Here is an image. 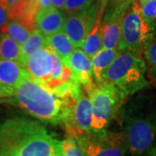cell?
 Segmentation results:
<instances>
[{
  "label": "cell",
  "instance_id": "cell-1",
  "mask_svg": "<svg viewBox=\"0 0 156 156\" xmlns=\"http://www.w3.org/2000/svg\"><path fill=\"white\" fill-rule=\"evenodd\" d=\"M61 141L36 121L15 117L0 123V156H60Z\"/></svg>",
  "mask_w": 156,
  "mask_h": 156
},
{
  "label": "cell",
  "instance_id": "cell-2",
  "mask_svg": "<svg viewBox=\"0 0 156 156\" xmlns=\"http://www.w3.org/2000/svg\"><path fill=\"white\" fill-rule=\"evenodd\" d=\"M120 120L130 155L146 154L156 143V95L134 96L123 104Z\"/></svg>",
  "mask_w": 156,
  "mask_h": 156
},
{
  "label": "cell",
  "instance_id": "cell-3",
  "mask_svg": "<svg viewBox=\"0 0 156 156\" xmlns=\"http://www.w3.org/2000/svg\"><path fill=\"white\" fill-rule=\"evenodd\" d=\"M14 103L41 122L63 125L70 116L77 99L62 96L31 76L15 89Z\"/></svg>",
  "mask_w": 156,
  "mask_h": 156
},
{
  "label": "cell",
  "instance_id": "cell-4",
  "mask_svg": "<svg viewBox=\"0 0 156 156\" xmlns=\"http://www.w3.org/2000/svg\"><path fill=\"white\" fill-rule=\"evenodd\" d=\"M146 74L147 66L141 55L129 50H122L108 68L102 81L115 86L128 96L148 86Z\"/></svg>",
  "mask_w": 156,
  "mask_h": 156
},
{
  "label": "cell",
  "instance_id": "cell-5",
  "mask_svg": "<svg viewBox=\"0 0 156 156\" xmlns=\"http://www.w3.org/2000/svg\"><path fill=\"white\" fill-rule=\"evenodd\" d=\"M83 87L92 104V129L105 130L120 113L127 95L115 86L103 81L92 80Z\"/></svg>",
  "mask_w": 156,
  "mask_h": 156
},
{
  "label": "cell",
  "instance_id": "cell-6",
  "mask_svg": "<svg viewBox=\"0 0 156 156\" xmlns=\"http://www.w3.org/2000/svg\"><path fill=\"white\" fill-rule=\"evenodd\" d=\"M155 36L156 26L141 15L139 1L134 0L122 19L118 50H129L141 55Z\"/></svg>",
  "mask_w": 156,
  "mask_h": 156
},
{
  "label": "cell",
  "instance_id": "cell-7",
  "mask_svg": "<svg viewBox=\"0 0 156 156\" xmlns=\"http://www.w3.org/2000/svg\"><path fill=\"white\" fill-rule=\"evenodd\" d=\"M87 156H125L128 144L122 133L107 129L91 131L76 138Z\"/></svg>",
  "mask_w": 156,
  "mask_h": 156
},
{
  "label": "cell",
  "instance_id": "cell-8",
  "mask_svg": "<svg viewBox=\"0 0 156 156\" xmlns=\"http://www.w3.org/2000/svg\"><path fill=\"white\" fill-rule=\"evenodd\" d=\"M101 2L94 3L89 8L80 12L69 14L62 30L76 47L82 48L83 42L95 24Z\"/></svg>",
  "mask_w": 156,
  "mask_h": 156
},
{
  "label": "cell",
  "instance_id": "cell-9",
  "mask_svg": "<svg viewBox=\"0 0 156 156\" xmlns=\"http://www.w3.org/2000/svg\"><path fill=\"white\" fill-rule=\"evenodd\" d=\"M92 104L89 95L82 93L76 101L70 116L62 126L69 137L77 138L93 131L92 129Z\"/></svg>",
  "mask_w": 156,
  "mask_h": 156
},
{
  "label": "cell",
  "instance_id": "cell-10",
  "mask_svg": "<svg viewBox=\"0 0 156 156\" xmlns=\"http://www.w3.org/2000/svg\"><path fill=\"white\" fill-rule=\"evenodd\" d=\"M126 12L114 7L108 2L107 3L102 19L103 47L118 50L121 41L122 23Z\"/></svg>",
  "mask_w": 156,
  "mask_h": 156
},
{
  "label": "cell",
  "instance_id": "cell-11",
  "mask_svg": "<svg viewBox=\"0 0 156 156\" xmlns=\"http://www.w3.org/2000/svg\"><path fill=\"white\" fill-rule=\"evenodd\" d=\"M53 68V58L51 50L45 46L36 50L29 56L25 69L30 76L42 84L49 82Z\"/></svg>",
  "mask_w": 156,
  "mask_h": 156
},
{
  "label": "cell",
  "instance_id": "cell-12",
  "mask_svg": "<svg viewBox=\"0 0 156 156\" xmlns=\"http://www.w3.org/2000/svg\"><path fill=\"white\" fill-rule=\"evenodd\" d=\"M67 66L72 72V76L82 85H86L93 80L94 72L91 58L82 48L76 47L69 56Z\"/></svg>",
  "mask_w": 156,
  "mask_h": 156
},
{
  "label": "cell",
  "instance_id": "cell-13",
  "mask_svg": "<svg viewBox=\"0 0 156 156\" xmlns=\"http://www.w3.org/2000/svg\"><path fill=\"white\" fill-rule=\"evenodd\" d=\"M40 10L36 0H20L9 8V20H17L32 31L37 29L36 17Z\"/></svg>",
  "mask_w": 156,
  "mask_h": 156
},
{
  "label": "cell",
  "instance_id": "cell-14",
  "mask_svg": "<svg viewBox=\"0 0 156 156\" xmlns=\"http://www.w3.org/2000/svg\"><path fill=\"white\" fill-rule=\"evenodd\" d=\"M66 17L61 10L54 7L41 9L36 17V26L44 36L62 30Z\"/></svg>",
  "mask_w": 156,
  "mask_h": 156
},
{
  "label": "cell",
  "instance_id": "cell-15",
  "mask_svg": "<svg viewBox=\"0 0 156 156\" xmlns=\"http://www.w3.org/2000/svg\"><path fill=\"white\" fill-rule=\"evenodd\" d=\"M30 76L27 69L17 61L0 60V83L15 89Z\"/></svg>",
  "mask_w": 156,
  "mask_h": 156
},
{
  "label": "cell",
  "instance_id": "cell-16",
  "mask_svg": "<svg viewBox=\"0 0 156 156\" xmlns=\"http://www.w3.org/2000/svg\"><path fill=\"white\" fill-rule=\"evenodd\" d=\"M101 2V5L100 10L98 11L97 17L95 19V24L92 30H90L89 35L87 36L85 41L83 42V44L82 46V49L90 58H92L103 47L102 19H103L108 2H102V1Z\"/></svg>",
  "mask_w": 156,
  "mask_h": 156
},
{
  "label": "cell",
  "instance_id": "cell-17",
  "mask_svg": "<svg viewBox=\"0 0 156 156\" xmlns=\"http://www.w3.org/2000/svg\"><path fill=\"white\" fill-rule=\"evenodd\" d=\"M46 46L55 51L66 65L69 62V56L76 48L63 30L47 36Z\"/></svg>",
  "mask_w": 156,
  "mask_h": 156
},
{
  "label": "cell",
  "instance_id": "cell-18",
  "mask_svg": "<svg viewBox=\"0 0 156 156\" xmlns=\"http://www.w3.org/2000/svg\"><path fill=\"white\" fill-rule=\"evenodd\" d=\"M120 53L119 50L109 49L106 47H102L95 56L91 58L93 65L94 78L96 82H101L104 73L106 72L108 68L110 66L118 54Z\"/></svg>",
  "mask_w": 156,
  "mask_h": 156
},
{
  "label": "cell",
  "instance_id": "cell-19",
  "mask_svg": "<svg viewBox=\"0 0 156 156\" xmlns=\"http://www.w3.org/2000/svg\"><path fill=\"white\" fill-rule=\"evenodd\" d=\"M46 46V36L39 30L35 29L31 31L28 40L21 45V59L19 63L25 68V64L28 57L36 50Z\"/></svg>",
  "mask_w": 156,
  "mask_h": 156
},
{
  "label": "cell",
  "instance_id": "cell-20",
  "mask_svg": "<svg viewBox=\"0 0 156 156\" xmlns=\"http://www.w3.org/2000/svg\"><path fill=\"white\" fill-rule=\"evenodd\" d=\"M21 45L9 35H0V60H12L20 62Z\"/></svg>",
  "mask_w": 156,
  "mask_h": 156
},
{
  "label": "cell",
  "instance_id": "cell-21",
  "mask_svg": "<svg viewBox=\"0 0 156 156\" xmlns=\"http://www.w3.org/2000/svg\"><path fill=\"white\" fill-rule=\"evenodd\" d=\"M0 31L9 35L20 45L24 44L31 34V30L17 20H9L0 28Z\"/></svg>",
  "mask_w": 156,
  "mask_h": 156
},
{
  "label": "cell",
  "instance_id": "cell-22",
  "mask_svg": "<svg viewBox=\"0 0 156 156\" xmlns=\"http://www.w3.org/2000/svg\"><path fill=\"white\" fill-rule=\"evenodd\" d=\"M142 54L147 75L156 83V37L147 46Z\"/></svg>",
  "mask_w": 156,
  "mask_h": 156
},
{
  "label": "cell",
  "instance_id": "cell-23",
  "mask_svg": "<svg viewBox=\"0 0 156 156\" xmlns=\"http://www.w3.org/2000/svg\"><path fill=\"white\" fill-rule=\"evenodd\" d=\"M61 154L62 156H87L76 139L69 136L61 141Z\"/></svg>",
  "mask_w": 156,
  "mask_h": 156
},
{
  "label": "cell",
  "instance_id": "cell-24",
  "mask_svg": "<svg viewBox=\"0 0 156 156\" xmlns=\"http://www.w3.org/2000/svg\"><path fill=\"white\" fill-rule=\"evenodd\" d=\"M95 0H65L64 11L68 14L80 12L89 8Z\"/></svg>",
  "mask_w": 156,
  "mask_h": 156
},
{
  "label": "cell",
  "instance_id": "cell-25",
  "mask_svg": "<svg viewBox=\"0 0 156 156\" xmlns=\"http://www.w3.org/2000/svg\"><path fill=\"white\" fill-rule=\"evenodd\" d=\"M140 13L146 19L156 26V0H150L144 4H140Z\"/></svg>",
  "mask_w": 156,
  "mask_h": 156
},
{
  "label": "cell",
  "instance_id": "cell-26",
  "mask_svg": "<svg viewBox=\"0 0 156 156\" xmlns=\"http://www.w3.org/2000/svg\"><path fill=\"white\" fill-rule=\"evenodd\" d=\"M134 1V0H108V3L119 10L127 11Z\"/></svg>",
  "mask_w": 156,
  "mask_h": 156
},
{
  "label": "cell",
  "instance_id": "cell-27",
  "mask_svg": "<svg viewBox=\"0 0 156 156\" xmlns=\"http://www.w3.org/2000/svg\"><path fill=\"white\" fill-rule=\"evenodd\" d=\"M15 93V89L5 86L4 84L0 83V99L4 98H11L13 97Z\"/></svg>",
  "mask_w": 156,
  "mask_h": 156
},
{
  "label": "cell",
  "instance_id": "cell-28",
  "mask_svg": "<svg viewBox=\"0 0 156 156\" xmlns=\"http://www.w3.org/2000/svg\"><path fill=\"white\" fill-rule=\"evenodd\" d=\"M9 21L8 11L0 5V28Z\"/></svg>",
  "mask_w": 156,
  "mask_h": 156
},
{
  "label": "cell",
  "instance_id": "cell-29",
  "mask_svg": "<svg viewBox=\"0 0 156 156\" xmlns=\"http://www.w3.org/2000/svg\"><path fill=\"white\" fill-rule=\"evenodd\" d=\"M51 2V6L56 8L58 10H63L64 9V5H65V0H50Z\"/></svg>",
  "mask_w": 156,
  "mask_h": 156
},
{
  "label": "cell",
  "instance_id": "cell-30",
  "mask_svg": "<svg viewBox=\"0 0 156 156\" xmlns=\"http://www.w3.org/2000/svg\"><path fill=\"white\" fill-rule=\"evenodd\" d=\"M19 1H20V0H0V5L8 11L9 8H10L12 5L16 4V3L19 2Z\"/></svg>",
  "mask_w": 156,
  "mask_h": 156
},
{
  "label": "cell",
  "instance_id": "cell-31",
  "mask_svg": "<svg viewBox=\"0 0 156 156\" xmlns=\"http://www.w3.org/2000/svg\"><path fill=\"white\" fill-rule=\"evenodd\" d=\"M41 7V9H46L51 7V2L50 0H36Z\"/></svg>",
  "mask_w": 156,
  "mask_h": 156
},
{
  "label": "cell",
  "instance_id": "cell-32",
  "mask_svg": "<svg viewBox=\"0 0 156 156\" xmlns=\"http://www.w3.org/2000/svg\"><path fill=\"white\" fill-rule=\"evenodd\" d=\"M145 156H156V145L152 147L146 153Z\"/></svg>",
  "mask_w": 156,
  "mask_h": 156
},
{
  "label": "cell",
  "instance_id": "cell-33",
  "mask_svg": "<svg viewBox=\"0 0 156 156\" xmlns=\"http://www.w3.org/2000/svg\"><path fill=\"white\" fill-rule=\"evenodd\" d=\"M139 1V3L141 5V4H144L146 2H147V1H150V0H138Z\"/></svg>",
  "mask_w": 156,
  "mask_h": 156
},
{
  "label": "cell",
  "instance_id": "cell-34",
  "mask_svg": "<svg viewBox=\"0 0 156 156\" xmlns=\"http://www.w3.org/2000/svg\"><path fill=\"white\" fill-rule=\"evenodd\" d=\"M3 101H3V99H2V100H0V105H1V103H2Z\"/></svg>",
  "mask_w": 156,
  "mask_h": 156
},
{
  "label": "cell",
  "instance_id": "cell-35",
  "mask_svg": "<svg viewBox=\"0 0 156 156\" xmlns=\"http://www.w3.org/2000/svg\"><path fill=\"white\" fill-rule=\"evenodd\" d=\"M60 156H62V154H60Z\"/></svg>",
  "mask_w": 156,
  "mask_h": 156
},
{
  "label": "cell",
  "instance_id": "cell-36",
  "mask_svg": "<svg viewBox=\"0 0 156 156\" xmlns=\"http://www.w3.org/2000/svg\"><path fill=\"white\" fill-rule=\"evenodd\" d=\"M0 35H1V31H0Z\"/></svg>",
  "mask_w": 156,
  "mask_h": 156
}]
</instances>
